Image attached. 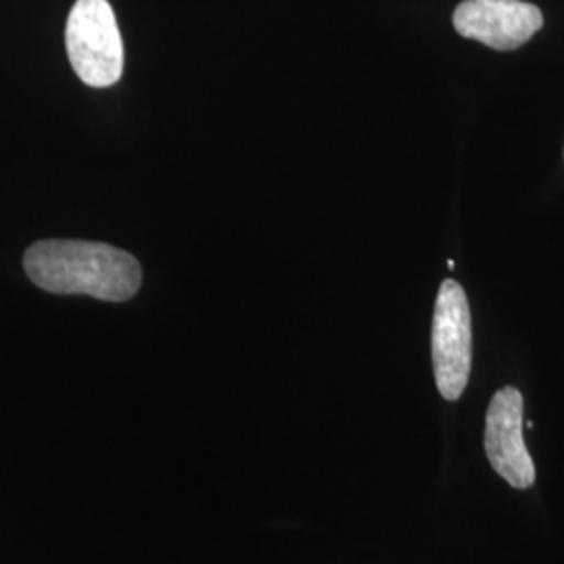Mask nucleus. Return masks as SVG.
<instances>
[{
	"label": "nucleus",
	"instance_id": "7ed1b4c3",
	"mask_svg": "<svg viewBox=\"0 0 564 564\" xmlns=\"http://www.w3.org/2000/svg\"><path fill=\"white\" fill-rule=\"evenodd\" d=\"M433 370L442 398L456 402L468 384L473 366V323L463 286L447 279L433 316Z\"/></svg>",
	"mask_w": 564,
	"mask_h": 564
},
{
	"label": "nucleus",
	"instance_id": "39448f33",
	"mask_svg": "<svg viewBox=\"0 0 564 564\" xmlns=\"http://www.w3.org/2000/svg\"><path fill=\"white\" fill-rule=\"evenodd\" d=\"M544 25L542 11L523 0H464L454 11L456 32L496 51H514Z\"/></svg>",
	"mask_w": 564,
	"mask_h": 564
},
{
	"label": "nucleus",
	"instance_id": "20e7f679",
	"mask_svg": "<svg viewBox=\"0 0 564 564\" xmlns=\"http://www.w3.org/2000/svg\"><path fill=\"white\" fill-rule=\"evenodd\" d=\"M524 402L517 387L496 391L485 416V454L491 468L512 485L527 489L535 484V464L523 440Z\"/></svg>",
	"mask_w": 564,
	"mask_h": 564
},
{
	"label": "nucleus",
	"instance_id": "423d86ee",
	"mask_svg": "<svg viewBox=\"0 0 564 564\" xmlns=\"http://www.w3.org/2000/svg\"><path fill=\"white\" fill-rule=\"evenodd\" d=\"M524 426H527V429H533V426H535V423H533V421H527V423H524Z\"/></svg>",
	"mask_w": 564,
	"mask_h": 564
},
{
	"label": "nucleus",
	"instance_id": "f03ea898",
	"mask_svg": "<svg viewBox=\"0 0 564 564\" xmlns=\"http://www.w3.org/2000/svg\"><path fill=\"white\" fill-rule=\"evenodd\" d=\"M65 46L76 76L93 88L113 86L123 69V44L107 0H78L72 7Z\"/></svg>",
	"mask_w": 564,
	"mask_h": 564
},
{
	"label": "nucleus",
	"instance_id": "f257e3e1",
	"mask_svg": "<svg viewBox=\"0 0 564 564\" xmlns=\"http://www.w3.org/2000/svg\"><path fill=\"white\" fill-rule=\"evenodd\" d=\"M30 281L57 295H88L101 302H126L141 286L134 256L105 242L39 241L23 258Z\"/></svg>",
	"mask_w": 564,
	"mask_h": 564
}]
</instances>
